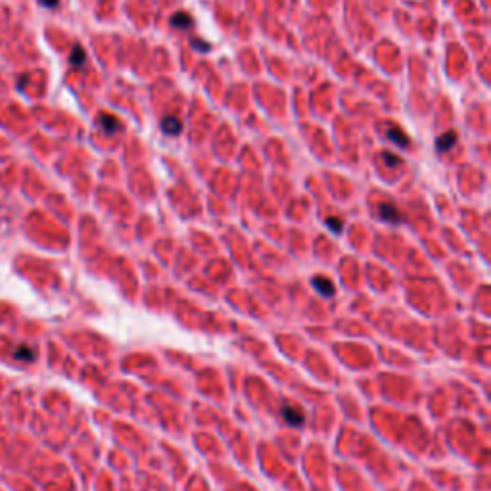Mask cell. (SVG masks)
Masks as SVG:
<instances>
[{"label": "cell", "instance_id": "cell-7", "mask_svg": "<svg viewBox=\"0 0 491 491\" xmlns=\"http://www.w3.org/2000/svg\"><path fill=\"white\" fill-rule=\"evenodd\" d=\"M171 25L175 29H190L194 25V19L186 12H177L175 16L171 17Z\"/></svg>", "mask_w": 491, "mask_h": 491}, {"label": "cell", "instance_id": "cell-5", "mask_svg": "<svg viewBox=\"0 0 491 491\" xmlns=\"http://www.w3.org/2000/svg\"><path fill=\"white\" fill-rule=\"evenodd\" d=\"M282 416H284V420H286L288 424H292V426H301V424H303V413H301L300 409L284 407L282 409Z\"/></svg>", "mask_w": 491, "mask_h": 491}, {"label": "cell", "instance_id": "cell-13", "mask_svg": "<svg viewBox=\"0 0 491 491\" xmlns=\"http://www.w3.org/2000/svg\"><path fill=\"white\" fill-rule=\"evenodd\" d=\"M190 44H194V48H198V50H201V52H208V50H209V44H208V42H200L198 39H192Z\"/></svg>", "mask_w": 491, "mask_h": 491}, {"label": "cell", "instance_id": "cell-2", "mask_svg": "<svg viewBox=\"0 0 491 491\" xmlns=\"http://www.w3.org/2000/svg\"><path fill=\"white\" fill-rule=\"evenodd\" d=\"M313 288H315L319 294H323L325 298H332L334 296V284L330 278L326 276H315L313 278Z\"/></svg>", "mask_w": 491, "mask_h": 491}, {"label": "cell", "instance_id": "cell-6", "mask_svg": "<svg viewBox=\"0 0 491 491\" xmlns=\"http://www.w3.org/2000/svg\"><path fill=\"white\" fill-rule=\"evenodd\" d=\"M455 142H457V134L453 133V131H449V133L441 134L440 138L436 140V150H438V152H447V150H451V148L455 146Z\"/></svg>", "mask_w": 491, "mask_h": 491}, {"label": "cell", "instance_id": "cell-8", "mask_svg": "<svg viewBox=\"0 0 491 491\" xmlns=\"http://www.w3.org/2000/svg\"><path fill=\"white\" fill-rule=\"evenodd\" d=\"M378 213H380V217H382L384 221H388V223H397L401 219L399 211L393 208L391 204H382V206L378 208Z\"/></svg>", "mask_w": 491, "mask_h": 491}, {"label": "cell", "instance_id": "cell-12", "mask_svg": "<svg viewBox=\"0 0 491 491\" xmlns=\"http://www.w3.org/2000/svg\"><path fill=\"white\" fill-rule=\"evenodd\" d=\"M382 158H384V161H386V163H388L390 167H395V165H399V163H401V159L397 158V156H393L391 152H384Z\"/></svg>", "mask_w": 491, "mask_h": 491}, {"label": "cell", "instance_id": "cell-10", "mask_svg": "<svg viewBox=\"0 0 491 491\" xmlns=\"http://www.w3.org/2000/svg\"><path fill=\"white\" fill-rule=\"evenodd\" d=\"M14 355H16V359H19V361H21V359H23V361H33L35 351L31 350V348H27V345H19Z\"/></svg>", "mask_w": 491, "mask_h": 491}, {"label": "cell", "instance_id": "cell-11", "mask_svg": "<svg viewBox=\"0 0 491 491\" xmlns=\"http://www.w3.org/2000/svg\"><path fill=\"white\" fill-rule=\"evenodd\" d=\"M326 225H328V228H330L332 233H341V228H343L341 219H336V217H328V219H326Z\"/></svg>", "mask_w": 491, "mask_h": 491}, {"label": "cell", "instance_id": "cell-1", "mask_svg": "<svg viewBox=\"0 0 491 491\" xmlns=\"http://www.w3.org/2000/svg\"><path fill=\"white\" fill-rule=\"evenodd\" d=\"M98 125L104 129V133H108V134H113V133H117V131L123 129L121 121H119L115 115H109V113H102V115L98 117Z\"/></svg>", "mask_w": 491, "mask_h": 491}, {"label": "cell", "instance_id": "cell-3", "mask_svg": "<svg viewBox=\"0 0 491 491\" xmlns=\"http://www.w3.org/2000/svg\"><path fill=\"white\" fill-rule=\"evenodd\" d=\"M161 131L165 134L177 136V134L183 131V123H181L177 117H163V119H161Z\"/></svg>", "mask_w": 491, "mask_h": 491}, {"label": "cell", "instance_id": "cell-4", "mask_svg": "<svg viewBox=\"0 0 491 491\" xmlns=\"http://www.w3.org/2000/svg\"><path fill=\"white\" fill-rule=\"evenodd\" d=\"M386 136L390 138L393 144H397V146H401V148H407L409 146V136L403 131H401L399 127H390L388 131H386Z\"/></svg>", "mask_w": 491, "mask_h": 491}, {"label": "cell", "instance_id": "cell-14", "mask_svg": "<svg viewBox=\"0 0 491 491\" xmlns=\"http://www.w3.org/2000/svg\"><path fill=\"white\" fill-rule=\"evenodd\" d=\"M42 6H46V8H56L60 4V0H39Z\"/></svg>", "mask_w": 491, "mask_h": 491}, {"label": "cell", "instance_id": "cell-9", "mask_svg": "<svg viewBox=\"0 0 491 491\" xmlns=\"http://www.w3.org/2000/svg\"><path fill=\"white\" fill-rule=\"evenodd\" d=\"M69 62H71V66H75V67H81L84 62H86V54H84V50L81 48V46H73L71 56H69Z\"/></svg>", "mask_w": 491, "mask_h": 491}]
</instances>
